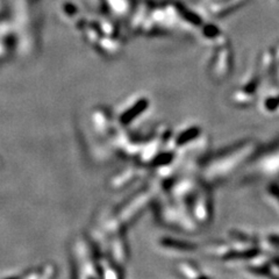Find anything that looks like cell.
I'll list each match as a JSON object with an SVG mask.
<instances>
[{
  "instance_id": "6da1fadb",
  "label": "cell",
  "mask_w": 279,
  "mask_h": 279,
  "mask_svg": "<svg viewBox=\"0 0 279 279\" xmlns=\"http://www.w3.org/2000/svg\"><path fill=\"white\" fill-rule=\"evenodd\" d=\"M267 193H269V195H271V197L276 200L277 203H279V185H276V184L270 185L267 187Z\"/></svg>"
}]
</instances>
